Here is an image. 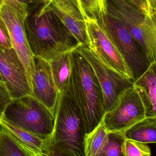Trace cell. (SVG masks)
Segmentation results:
<instances>
[{
    "instance_id": "d4e9b609",
    "label": "cell",
    "mask_w": 156,
    "mask_h": 156,
    "mask_svg": "<svg viewBox=\"0 0 156 156\" xmlns=\"http://www.w3.org/2000/svg\"><path fill=\"white\" fill-rule=\"evenodd\" d=\"M0 45L5 48H12L13 45L11 42L9 31L5 23L0 16Z\"/></svg>"
},
{
    "instance_id": "8992f818",
    "label": "cell",
    "mask_w": 156,
    "mask_h": 156,
    "mask_svg": "<svg viewBox=\"0 0 156 156\" xmlns=\"http://www.w3.org/2000/svg\"><path fill=\"white\" fill-rule=\"evenodd\" d=\"M96 21L124 59L135 81L151 65L146 54L127 29L108 10L101 11Z\"/></svg>"
},
{
    "instance_id": "277c9868",
    "label": "cell",
    "mask_w": 156,
    "mask_h": 156,
    "mask_svg": "<svg viewBox=\"0 0 156 156\" xmlns=\"http://www.w3.org/2000/svg\"><path fill=\"white\" fill-rule=\"evenodd\" d=\"M1 118L44 139L54 131L55 115L31 94L12 99Z\"/></svg>"
},
{
    "instance_id": "603a6c76",
    "label": "cell",
    "mask_w": 156,
    "mask_h": 156,
    "mask_svg": "<svg viewBox=\"0 0 156 156\" xmlns=\"http://www.w3.org/2000/svg\"><path fill=\"white\" fill-rule=\"evenodd\" d=\"M20 14L27 17L29 11L48 0H5Z\"/></svg>"
},
{
    "instance_id": "5b68a950",
    "label": "cell",
    "mask_w": 156,
    "mask_h": 156,
    "mask_svg": "<svg viewBox=\"0 0 156 156\" xmlns=\"http://www.w3.org/2000/svg\"><path fill=\"white\" fill-rule=\"evenodd\" d=\"M108 12L127 29L146 54L156 62V17L146 14L126 0H105Z\"/></svg>"
},
{
    "instance_id": "ffe728a7",
    "label": "cell",
    "mask_w": 156,
    "mask_h": 156,
    "mask_svg": "<svg viewBox=\"0 0 156 156\" xmlns=\"http://www.w3.org/2000/svg\"><path fill=\"white\" fill-rule=\"evenodd\" d=\"M125 140L123 132H109L107 144L97 156H125L124 150Z\"/></svg>"
},
{
    "instance_id": "7c38bea8",
    "label": "cell",
    "mask_w": 156,
    "mask_h": 156,
    "mask_svg": "<svg viewBox=\"0 0 156 156\" xmlns=\"http://www.w3.org/2000/svg\"><path fill=\"white\" fill-rule=\"evenodd\" d=\"M34 70L31 77V94L55 115L59 92L53 79L49 63L33 56Z\"/></svg>"
},
{
    "instance_id": "e0dca14e",
    "label": "cell",
    "mask_w": 156,
    "mask_h": 156,
    "mask_svg": "<svg viewBox=\"0 0 156 156\" xmlns=\"http://www.w3.org/2000/svg\"><path fill=\"white\" fill-rule=\"evenodd\" d=\"M72 51L61 54L49 62L53 79L59 93L65 90L68 84Z\"/></svg>"
},
{
    "instance_id": "7a4b0ae2",
    "label": "cell",
    "mask_w": 156,
    "mask_h": 156,
    "mask_svg": "<svg viewBox=\"0 0 156 156\" xmlns=\"http://www.w3.org/2000/svg\"><path fill=\"white\" fill-rule=\"evenodd\" d=\"M67 89L78 107L88 135L101 123L104 114L100 85L91 65L77 48L72 52Z\"/></svg>"
},
{
    "instance_id": "4dcf8cb0",
    "label": "cell",
    "mask_w": 156,
    "mask_h": 156,
    "mask_svg": "<svg viewBox=\"0 0 156 156\" xmlns=\"http://www.w3.org/2000/svg\"><path fill=\"white\" fill-rule=\"evenodd\" d=\"M0 80L2 81V77H1V75H0Z\"/></svg>"
},
{
    "instance_id": "4316f807",
    "label": "cell",
    "mask_w": 156,
    "mask_h": 156,
    "mask_svg": "<svg viewBox=\"0 0 156 156\" xmlns=\"http://www.w3.org/2000/svg\"><path fill=\"white\" fill-rule=\"evenodd\" d=\"M42 156H67L61 153H59L56 151H54V150L49 149L46 154L43 155Z\"/></svg>"
},
{
    "instance_id": "ac0fdd59",
    "label": "cell",
    "mask_w": 156,
    "mask_h": 156,
    "mask_svg": "<svg viewBox=\"0 0 156 156\" xmlns=\"http://www.w3.org/2000/svg\"><path fill=\"white\" fill-rule=\"evenodd\" d=\"M109 132L101 123L86 136L85 142V156H97L107 144Z\"/></svg>"
},
{
    "instance_id": "9a60e30c",
    "label": "cell",
    "mask_w": 156,
    "mask_h": 156,
    "mask_svg": "<svg viewBox=\"0 0 156 156\" xmlns=\"http://www.w3.org/2000/svg\"><path fill=\"white\" fill-rule=\"evenodd\" d=\"M0 126L5 128L20 144L35 156H42L49 149V139H44L17 127L0 118Z\"/></svg>"
},
{
    "instance_id": "9c48e42d",
    "label": "cell",
    "mask_w": 156,
    "mask_h": 156,
    "mask_svg": "<svg viewBox=\"0 0 156 156\" xmlns=\"http://www.w3.org/2000/svg\"><path fill=\"white\" fill-rule=\"evenodd\" d=\"M88 48L103 64L125 77L134 81L127 64L96 20H86Z\"/></svg>"
},
{
    "instance_id": "8fae6325",
    "label": "cell",
    "mask_w": 156,
    "mask_h": 156,
    "mask_svg": "<svg viewBox=\"0 0 156 156\" xmlns=\"http://www.w3.org/2000/svg\"><path fill=\"white\" fill-rule=\"evenodd\" d=\"M0 75L12 99L31 94V83L24 67L13 48L0 45Z\"/></svg>"
},
{
    "instance_id": "4fadbf2b",
    "label": "cell",
    "mask_w": 156,
    "mask_h": 156,
    "mask_svg": "<svg viewBox=\"0 0 156 156\" xmlns=\"http://www.w3.org/2000/svg\"><path fill=\"white\" fill-rule=\"evenodd\" d=\"M45 6L57 16L80 44L88 47L86 21L76 0H48Z\"/></svg>"
},
{
    "instance_id": "7402d4cb",
    "label": "cell",
    "mask_w": 156,
    "mask_h": 156,
    "mask_svg": "<svg viewBox=\"0 0 156 156\" xmlns=\"http://www.w3.org/2000/svg\"><path fill=\"white\" fill-rule=\"evenodd\" d=\"M125 156H151L150 147L146 144L125 139L124 145Z\"/></svg>"
},
{
    "instance_id": "f1b7e54d",
    "label": "cell",
    "mask_w": 156,
    "mask_h": 156,
    "mask_svg": "<svg viewBox=\"0 0 156 156\" xmlns=\"http://www.w3.org/2000/svg\"><path fill=\"white\" fill-rule=\"evenodd\" d=\"M100 2L101 3V11H102V10H107L105 0H100Z\"/></svg>"
},
{
    "instance_id": "2e32d148",
    "label": "cell",
    "mask_w": 156,
    "mask_h": 156,
    "mask_svg": "<svg viewBox=\"0 0 156 156\" xmlns=\"http://www.w3.org/2000/svg\"><path fill=\"white\" fill-rule=\"evenodd\" d=\"M125 139L143 144L156 142V117H146L123 132Z\"/></svg>"
},
{
    "instance_id": "5bb4252c",
    "label": "cell",
    "mask_w": 156,
    "mask_h": 156,
    "mask_svg": "<svg viewBox=\"0 0 156 156\" xmlns=\"http://www.w3.org/2000/svg\"><path fill=\"white\" fill-rule=\"evenodd\" d=\"M144 106L146 117H156V63H152L144 73L134 82Z\"/></svg>"
},
{
    "instance_id": "f546056e",
    "label": "cell",
    "mask_w": 156,
    "mask_h": 156,
    "mask_svg": "<svg viewBox=\"0 0 156 156\" xmlns=\"http://www.w3.org/2000/svg\"><path fill=\"white\" fill-rule=\"evenodd\" d=\"M4 0H0V12H1V8H2V5L3 4Z\"/></svg>"
},
{
    "instance_id": "83f0119b",
    "label": "cell",
    "mask_w": 156,
    "mask_h": 156,
    "mask_svg": "<svg viewBox=\"0 0 156 156\" xmlns=\"http://www.w3.org/2000/svg\"><path fill=\"white\" fill-rule=\"evenodd\" d=\"M149 2L153 11L156 12V0H149Z\"/></svg>"
},
{
    "instance_id": "ba28073f",
    "label": "cell",
    "mask_w": 156,
    "mask_h": 156,
    "mask_svg": "<svg viewBox=\"0 0 156 156\" xmlns=\"http://www.w3.org/2000/svg\"><path fill=\"white\" fill-rule=\"evenodd\" d=\"M145 118V109L133 85L125 90L117 104L104 113L102 122L108 132H124Z\"/></svg>"
},
{
    "instance_id": "d6986e66",
    "label": "cell",
    "mask_w": 156,
    "mask_h": 156,
    "mask_svg": "<svg viewBox=\"0 0 156 156\" xmlns=\"http://www.w3.org/2000/svg\"><path fill=\"white\" fill-rule=\"evenodd\" d=\"M0 156H35L0 126Z\"/></svg>"
},
{
    "instance_id": "52a82bcc",
    "label": "cell",
    "mask_w": 156,
    "mask_h": 156,
    "mask_svg": "<svg viewBox=\"0 0 156 156\" xmlns=\"http://www.w3.org/2000/svg\"><path fill=\"white\" fill-rule=\"evenodd\" d=\"M77 50L91 66L100 85L104 113L117 104L122 94L134 85V81L120 75L97 58L88 46L80 45Z\"/></svg>"
},
{
    "instance_id": "44dd1931",
    "label": "cell",
    "mask_w": 156,
    "mask_h": 156,
    "mask_svg": "<svg viewBox=\"0 0 156 156\" xmlns=\"http://www.w3.org/2000/svg\"><path fill=\"white\" fill-rule=\"evenodd\" d=\"M85 19L96 20L101 9L100 0H76Z\"/></svg>"
},
{
    "instance_id": "484cf974",
    "label": "cell",
    "mask_w": 156,
    "mask_h": 156,
    "mask_svg": "<svg viewBox=\"0 0 156 156\" xmlns=\"http://www.w3.org/2000/svg\"><path fill=\"white\" fill-rule=\"evenodd\" d=\"M129 3L141 10L146 14L156 17V12L153 11L149 0H126Z\"/></svg>"
},
{
    "instance_id": "3957f363",
    "label": "cell",
    "mask_w": 156,
    "mask_h": 156,
    "mask_svg": "<svg viewBox=\"0 0 156 156\" xmlns=\"http://www.w3.org/2000/svg\"><path fill=\"white\" fill-rule=\"evenodd\" d=\"M86 134L81 113L67 88L60 93L49 148L67 156H85Z\"/></svg>"
},
{
    "instance_id": "30bf717a",
    "label": "cell",
    "mask_w": 156,
    "mask_h": 156,
    "mask_svg": "<svg viewBox=\"0 0 156 156\" xmlns=\"http://www.w3.org/2000/svg\"><path fill=\"white\" fill-rule=\"evenodd\" d=\"M0 16L9 31L13 48L23 63L31 83L34 70L33 56L27 40L24 29L26 16L17 12L7 1L4 0Z\"/></svg>"
},
{
    "instance_id": "6da1fadb",
    "label": "cell",
    "mask_w": 156,
    "mask_h": 156,
    "mask_svg": "<svg viewBox=\"0 0 156 156\" xmlns=\"http://www.w3.org/2000/svg\"><path fill=\"white\" fill-rule=\"evenodd\" d=\"M45 3L29 11L24 29L33 55L49 62L80 44L57 16L46 8Z\"/></svg>"
},
{
    "instance_id": "cb8c5ba5",
    "label": "cell",
    "mask_w": 156,
    "mask_h": 156,
    "mask_svg": "<svg viewBox=\"0 0 156 156\" xmlns=\"http://www.w3.org/2000/svg\"><path fill=\"white\" fill-rule=\"evenodd\" d=\"M12 101V97L5 84L3 81L0 80V118L2 116L5 110Z\"/></svg>"
}]
</instances>
